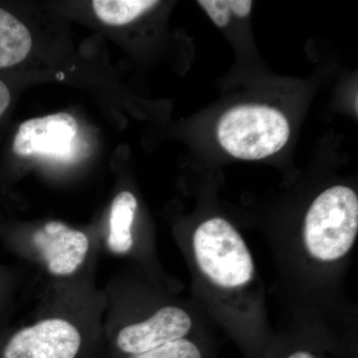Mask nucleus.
<instances>
[{
  "label": "nucleus",
  "instance_id": "1",
  "mask_svg": "<svg viewBox=\"0 0 358 358\" xmlns=\"http://www.w3.org/2000/svg\"><path fill=\"white\" fill-rule=\"evenodd\" d=\"M358 232V197L352 188L336 185L320 194L308 209L303 239L308 253L324 262L341 259Z\"/></svg>",
  "mask_w": 358,
  "mask_h": 358
},
{
  "label": "nucleus",
  "instance_id": "2",
  "mask_svg": "<svg viewBox=\"0 0 358 358\" xmlns=\"http://www.w3.org/2000/svg\"><path fill=\"white\" fill-rule=\"evenodd\" d=\"M291 129L286 115L265 105H240L221 117L217 138L237 159L258 160L277 154L287 145Z\"/></svg>",
  "mask_w": 358,
  "mask_h": 358
},
{
  "label": "nucleus",
  "instance_id": "3",
  "mask_svg": "<svg viewBox=\"0 0 358 358\" xmlns=\"http://www.w3.org/2000/svg\"><path fill=\"white\" fill-rule=\"evenodd\" d=\"M193 249L200 270L219 287L239 288L253 278L248 247L225 219L212 218L202 223L193 235Z\"/></svg>",
  "mask_w": 358,
  "mask_h": 358
},
{
  "label": "nucleus",
  "instance_id": "4",
  "mask_svg": "<svg viewBox=\"0 0 358 358\" xmlns=\"http://www.w3.org/2000/svg\"><path fill=\"white\" fill-rule=\"evenodd\" d=\"M81 345L79 329L54 317L11 334L0 346V358H76Z\"/></svg>",
  "mask_w": 358,
  "mask_h": 358
},
{
  "label": "nucleus",
  "instance_id": "5",
  "mask_svg": "<svg viewBox=\"0 0 358 358\" xmlns=\"http://www.w3.org/2000/svg\"><path fill=\"white\" fill-rule=\"evenodd\" d=\"M78 122L73 115L60 114L28 120L13 138V152L18 157L66 159L74 155Z\"/></svg>",
  "mask_w": 358,
  "mask_h": 358
},
{
  "label": "nucleus",
  "instance_id": "6",
  "mask_svg": "<svg viewBox=\"0 0 358 358\" xmlns=\"http://www.w3.org/2000/svg\"><path fill=\"white\" fill-rule=\"evenodd\" d=\"M192 327V320L185 310L176 307L162 308L145 322L122 329L115 343L126 355H141L185 338Z\"/></svg>",
  "mask_w": 358,
  "mask_h": 358
},
{
  "label": "nucleus",
  "instance_id": "7",
  "mask_svg": "<svg viewBox=\"0 0 358 358\" xmlns=\"http://www.w3.org/2000/svg\"><path fill=\"white\" fill-rule=\"evenodd\" d=\"M47 268L55 275L76 272L89 251V239L81 231L72 229L59 221H50L33 236Z\"/></svg>",
  "mask_w": 358,
  "mask_h": 358
},
{
  "label": "nucleus",
  "instance_id": "8",
  "mask_svg": "<svg viewBox=\"0 0 358 358\" xmlns=\"http://www.w3.org/2000/svg\"><path fill=\"white\" fill-rule=\"evenodd\" d=\"M31 47L28 28L10 11L0 6V70L20 64Z\"/></svg>",
  "mask_w": 358,
  "mask_h": 358
},
{
  "label": "nucleus",
  "instance_id": "9",
  "mask_svg": "<svg viewBox=\"0 0 358 358\" xmlns=\"http://www.w3.org/2000/svg\"><path fill=\"white\" fill-rule=\"evenodd\" d=\"M136 210L138 200L131 192H122L113 201L110 213L108 246L114 253H128L133 247L131 225Z\"/></svg>",
  "mask_w": 358,
  "mask_h": 358
},
{
  "label": "nucleus",
  "instance_id": "10",
  "mask_svg": "<svg viewBox=\"0 0 358 358\" xmlns=\"http://www.w3.org/2000/svg\"><path fill=\"white\" fill-rule=\"evenodd\" d=\"M159 3L154 0H95L92 6L102 22L121 26L141 17Z\"/></svg>",
  "mask_w": 358,
  "mask_h": 358
},
{
  "label": "nucleus",
  "instance_id": "11",
  "mask_svg": "<svg viewBox=\"0 0 358 358\" xmlns=\"http://www.w3.org/2000/svg\"><path fill=\"white\" fill-rule=\"evenodd\" d=\"M129 358H202L199 346L187 339H178L141 355Z\"/></svg>",
  "mask_w": 358,
  "mask_h": 358
},
{
  "label": "nucleus",
  "instance_id": "12",
  "mask_svg": "<svg viewBox=\"0 0 358 358\" xmlns=\"http://www.w3.org/2000/svg\"><path fill=\"white\" fill-rule=\"evenodd\" d=\"M199 4L217 27H226L229 24L231 16L234 15L233 0H200Z\"/></svg>",
  "mask_w": 358,
  "mask_h": 358
},
{
  "label": "nucleus",
  "instance_id": "13",
  "mask_svg": "<svg viewBox=\"0 0 358 358\" xmlns=\"http://www.w3.org/2000/svg\"><path fill=\"white\" fill-rule=\"evenodd\" d=\"M11 103V92L8 85L0 79V120L6 114Z\"/></svg>",
  "mask_w": 358,
  "mask_h": 358
},
{
  "label": "nucleus",
  "instance_id": "14",
  "mask_svg": "<svg viewBox=\"0 0 358 358\" xmlns=\"http://www.w3.org/2000/svg\"><path fill=\"white\" fill-rule=\"evenodd\" d=\"M287 358H317L315 355L312 352H306V350H300V352H296L292 353Z\"/></svg>",
  "mask_w": 358,
  "mask_h": 358
},
{
  "label": "nucleus",
  "instance_id": "15",
  "mask_svg": "<svg viewBox=\"0 0 358 358\" xmlns=\"http://www.w3.org/2000/svg\"><path fill=\"white\" fill-rule=\"evenodd\" d=\"M1 284H2L1 278H0V288H1Z\"/></svg>",
  "mask_w": 358,
  "mask_h": 358
}]
</instances>
